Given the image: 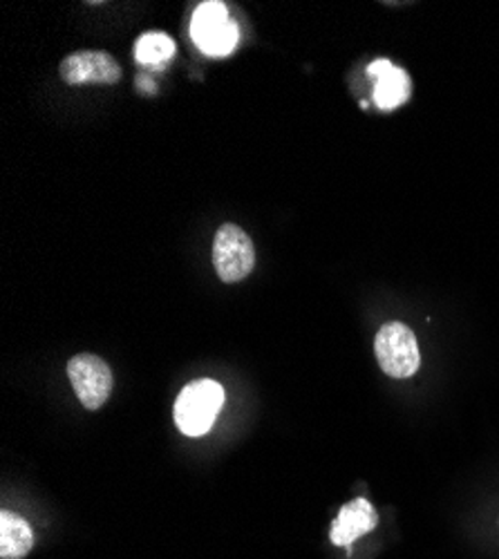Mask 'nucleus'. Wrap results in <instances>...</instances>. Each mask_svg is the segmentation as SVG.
<instances>
[{"label": "nucleus", "mask_w": 499, "mask_h": 559, "mask_svg": "<svg viewBox=\"0 0 499 559\" xmlns=\"http://www.w3.org/2000/svg\"><path fill=\"white\" fill-rule=\"evenodd\" d=\"M224 405V388L217 381L200 379L179 392L173 416L175 426L187 437H204Z\"/></svg>", "instance_id": "1"}, {"label": "nucleus", "mask_w": 499, "mask_h": 559, "mask_svg": "<svg viewBox=\"0 0 499 559\" xmlns=\"http://www.w3.org/2000/svg\"><path fill=\"white\" fill-rule=\"evenodd\" d=\"M375 354L390 379H411L421 367L415 332L403 322H385L377 334Z\"/></svg>", "instance_id": "2"}, {"label": "nucleus", "mask_w": 499, "mask_h": 559, "mask_svg": "<svg viewBox=\"0 0 499 559\" xmlns=\"http://www.w3.org/2000/svg\"><path fill=\"white\" fill-rule=\"evenodd\" d=\"M213 266L226 285L240 283L251 275L256 266V247L242 226L226 222L217 228L213 240Z\"/></svg>", "instance_id": "3"}, {"label": "nucleus", "mask_w": 499, "mask_h": 559, "mask_svg": "<svg viewBox=\"0 0 499 559\" xmlns=\"http://www.w3.org/2000/svg\"><path fill=\"white\" fill-rule=\"evenodd\" d=\"M191 36L204 55L226 57L234 52L240 32L229 8L219 0H211V3H202L195 10L191 19Z\"/></svg>", "instance_id": "4"}, {"label": "nucleus", "mask_w": 499, "mask_h": 559, "mask_svg": "<svg viewBox=\"0 0 499 559\" xmlns=\"http://www.w3.org/2000/svg\"><path fill=\"white\" fill-rule=\"evenodd\" d=\"M68 379L85 409H99L108 403L115 379L110 365L95 354H76L68 362Z\"/></svg>", "instance_id": "5"}, {"label": "nucleus", "mask_w": 499, "mask_h": 559, "mask_svg": "<svg viewBox=\"0 0 499 559\" xmlns=\"http://www.w3.org/2000/svg\"><path fill=\"white\" fill-rule=\"evenodd\" d=\"M61 79L68 85H115L121 81V66L104 50H79L61 61Z\"/></svg>", "instance_id": "6"}, {"label": "nucleus", "mask_w": 499, "mask_h": 559, "mask_svg": "<svg viewBox=\"0 0 499 559\" xmlns=\"http://www.w3.org/2000/svg\"><path fill=\"white\" fill-rule=\"evenodd\" d=\"M368 74L377 79L375 87V104L379 110H396L403 104L411 102L413 81L405 70L396 68L388 59H377L368 66Z\"/></svg>", "instance_id": "7"}, {"label": "nucleus", "mask_w": 499, "mask_h": 559, "mask_svg": "<svg viewBox=\"0 0 499 559\" xmlns=\"http://www.w3.org/2000/svg\"><path fill=\"white\" fill-rule=\"evenodd\" d=\"M377 524H379V515H377L375 506L368 499L358 497L341 508L338 518L332 524L330 539H332V544L343 546L349 552L352 544L356 539H360L363 535L372 533L377 528Z\"/></svg>", "instance_id": "8"}, {"label": "nucleus", "mask_w": 499, "mask_h": 559, "mask_svg": "<svg viewBox=\"0 0 499 559\" xmlns=\"http://www.w3.org/2000/svg\"><path fill=\"white\" fill-rule=\"evenodd\" d=\"M34 546L32 526L12 510L0 512V557L23 559Z\"/></svg>", "instance_id": "9"}, {"label": "nucleus", "mask_w": 499, "mask_h": 559, "mask_svg": "<svg viewBox=\"0 0 499 559\" xmlns=\"http://www.w3.org/2000/svg\"><path fill=\"white\" fill-rule=\"evenodd\" d=\"M175 40L164 32H146L134 43V59L142 66H164L175 57Z\"/></svg>", "instance_id": "10"}]
</instances>
